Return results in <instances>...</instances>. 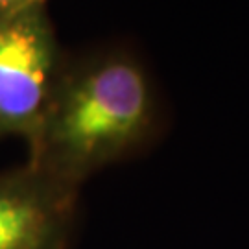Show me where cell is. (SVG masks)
I'll return each mask as SVG.
<instances>
[{
    "mask_svg": "<svg viewBox=\"0 0 249 249\" xmlns=\"http://www.w3.org/2000/svg\"><path fill=\"white\" fill-rule=\"evenodd\" d=\"M78 190L28 164L0 176V249H69Z\"/></svg>",
    "mask_w": 249,
    "mask_h": 249,
    "instance_id": "cell-3",
    "label": "cell"
},
{
    "mask_svg": "<svg viewBox=\"0 0 249 249\" xmlns=\"http://www.w3.org/2000/svg\"><path fill=\"white\" fill-rule=\"evenodd\" d=\"M43 0H0V17L22 13L28 9L41 8Z\"/></svg>",
    "mask_w": 249,
    "mask_h": 249,
    "instance_id": "cell-4",
    "label": "cell"
},
{
    "mask_svg": "<svg viewBox=\"0 0 249 249\" xmlns=\"http://www.w3.org/2000/svg\"><path fill=\"white\" fill-rule=\"evenodd\" d=\"M61 78L41 8L0 17V133L32 141Z\"/></svg>",
    "mask_w": 249,
    "mask_h": 249,
    "instance_id": "cell-2",
    "label": "cell"
},
{
    "mask_svg": "<svg viewBox=\"0 0 249 249\" xmlns=\"http://www.w3.org/2000/svg\"><path fill=\"white\" fill-rule=\"evenodd\" d=\"M160 129L150 72L127 52L61 72L32 137L30 166L80 190L92 172L144 150Z\"/></svg>",
    "mask_w": 249,
    "mask_h": 249,
    "instance_id": "cell-1",
    "label": "cell"
}]
</instances>
